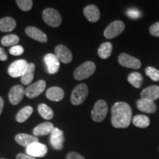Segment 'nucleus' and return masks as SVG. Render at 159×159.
Segmentation results:
<instances>
[{"mask_svg":"<svg viewBox=\"0 0 159 159\" xmlns=\"http://www.w3.org/2000/svg\"><path fill=\"white\" fill-rule=\"evenodd\" d=\"M16 27L15 19L11 17H5L0 19V31L7 33L11 32Z\"/></svg>","mask_w":159,"mask_h":159,"instance_id":"5701e85b","label":"nucleus"},{"mask_svg":"<svg viewBox=\"0 0 159 159\" xmlns=\"http://www.w3.org/2000/svg\"><path fill=\"white\" fill-rule=\"evenodd\" d=\"M66 159H85L84 157L76 152H70L67 154Z\"/></svg>","mask_w":159,"mask_h":159,"instance_id":"f704fd0d","label":"nucleus"},{"mask_svg":"<svg viewBox=\"0 0 159 159\" xmlns=\"http://www.w3.org/2000/svg\"><path fill=\"white\" fill-rule=\"evenodd\" d=\"M0 159H4V158H0Z\"/></svg>","mask_w":159,"mask_h":159,"instance_id":"58836bf2","label":"nucleus"},{"mask_svg":"<svg viewBox=\"0 0 159 159\" xmlns=\"http://www.w3.org/2000/svg\"><path fill=\"white\" fill-rule=\"evenodd\" d=\"M43 61H44L49 74L55 75L59 71L60 61L55 54H52V53L47 54L43 57Z\"/></svg>","mask_w":159,"mask_h":159,"instance_id":"f8f14e48","label":"nucleus"},{"mask_svg":"<svg viewBox=\"0 0 159 159\" xmlns=\"http://www.w3.org/2000/svg\"><path fill=\"white\" fill-rule=\"evenodd\" d=\"M25 95V89L23 85H16L9 91V101L12 105H16L22 100Z\"/></svg>","mask_w":159,"mask_h":159,"instance_id":"ddd939ff","label":"nucleus"},{"mask_svg":"<svg viewBox=\"0 0 159 159\" xmlns=\"http://www.w3.org/2000/svg\"><path fill=\"white\" fill-rule=\"evenodd\" d=\"M55 52L57 58L63 63H69L72 61V54L68 47L60 44L55 47Z\"/></svg>","mask_w":159,"mask_h":159,"instance_id":"4468645a","label":"nucleus"},{"mask_svg":"<svg viewBox=\"0 0 159 159\" xmlns=\"http://www.w3.org/2000/svg\"><path fill=\"white\" fill-rule=\"evenodd\" d=\"M27 64H28V63L25 60H17V61L11 63L8 69H7V72H8L10 76L12 77H21Z\"/></svg>","mask_w":159,"mask_h":159,"instance_id":"9d476101","label":"nucleus"},{"mask_svg":"<svg viewBox=\"0 0 159 159\" xmlns=\"http://www.w3.org/2000/svg\"><path fill=\"white\" fill-rule=\"evenodd\" d=\"M35 66L34 63H30L27 64L25 71L21 77V82L23 85H27L30 84L34 77Z\"/></svg>","mask_w":159,"mask_h":159,"instance_id":"4be33fe9","label":"nucleus"},{"mask_svg":"<svg viewBox=\"0 0 159 159\" xmlns=\"http://www.w3.org/2000/svg\"><path fill=\"white\" fill-rule=\"evenodd\" d=\"M65 139L63 136V132L59 128H55L52 132L50 134V142L51 146L55 149V150H61L63 148V143H64Z\"/></svg>","mask_w":159,"mask_h":159,"instance_id":"9b49d317","label":"nucleus"},{"mask_svg":"<svg viewBox=\"0 0 159 159\" xmlns=\"http://www.w3.org/2000/svg\"><path fill=\"white\" fill-rule=\"evenodd\" d=\"M108 114V105L105 100L99 99L94 104L91 111V118L96 122H101L104 120Z\"/></svg>","mask_w":159,"mask_h":159,"instance_id":"39448f33","label":"nucleus"},{"mask_svg":"<svg viewBox=\"0 0 159 159\" xmlns=\"http://www.w3.org/2000/svg\"><path fill=\"white\" fill-rule=\"evenodd\" d=\"M149 31L152 36L159 37V22H156L150 26Z\"/></svg>","mask_w":159,"mask_h":159,"instance_id":"72a5a7b5","label":"nucleus"},{"mask_svg":"<svg viewBox=\"0 0 159 159\" xmlns=\"http://www.w3.org/2000/svg\"><path fill=\"white\" fill-rule=\"evenodd\" d=\"M118 62L122 66L133 69H139L142 66L140 60L126 53H122L119 55Z\"/></svg>","mask_w":159,"mask_h":159,"instance_id":"6e6552de","label":"nucleus"},{"mask_svg":"<svg viewBox=\"0 0 159 159\" xmlns=\"http://www.w3.org/2000/svg\"><path fill=\"white\" fill-rule=\"evenodd\" d=\"M113 50V45L111 42H104L99 47L98 53L99 57L102 59H108L111 56Z\"/></svg>","mask_w":159,"mask_h":159,"instance_id":"393cba45","label":"nucleus"},{"mask_svg":"<svg viewBox=\"0 0 159 159\" xmlns=\"http://www.w3.org/2000/svg\"><path fill=\"white\" fill-rule=\"evenodd\" d=\"M126 14L129 18L132 19H139L142 16V13L137 8H130L126 11Z\"/></svg>","mask_w":159,"mask_h":159,"instance_id":"2f4dec72","label":"nucleus"},{"mask_svg":"<svg viewBox=\"0 0 159 159\" xmlns=\"http://www.w3.org/2000/svg\"><path fill=\"white\" fill-rule=\"evenodd\" d=\"M15 140L17 142V144L22 147H25L26 148L33 143L39 142V139L38 137L26 134H17L15 137Z\"/></svg>","mask_w":159,"mask_h":159,"instance_id":"aec40b11","label":"nucleus"},{"mask_svg":"<svg viewBox=\"0 0 159 159\" xmlns=\"http://www.w3.org/2000/svg\"><path fill=\"white\" fill-rule=\"evenodd\" d=\"M46 89V82L43 80H40L36 83L30 85L25 89V95L28 98H35L42 94Z\"/></svg>","mask_w":159,"mask_h":159,"instance_id":"1a4fd4ad","label":"nucleus"},{"mask_svg":"<svg viewBox=\"0 0 159 159\" xmlns=\"http://www.w3.org/2000/svg\"><path fill=\"white\" fill-rule=\"evenodd\" d=\"M136 106L139 111L142 112L148 113V114H152L157 110V106L153 101L150 99L141 98L136 102Z\"/></svg>","mask_w":159,"mask_h":159,"instance_id":"dca6fc26","label":"nucleus"},{"mask_svg":"<svg viewBox=\"0 0 159 159\" xmlns=\"http://www.w3.org/2000/svg\"><path fill=\"white\" fill-rule=\"evenodd\" d=\"M18 7L23 11H29L33 7V1L32 0H17L16 2Z\"/></svg>","mask_w":159,"mask_h":159,"instance_id":"7c9ffc66","label":"nucleus"},{"mask_svg":"<svg viewBox=\"0 0 159 159\" xmlns=\"http://www.w3.org/2000/svg\"><path fill=\"white\" fill-rule=\"evenodd\" d=\"M24 48L20 45H15L13 47H11V49H9L10 54L14 56H19L24 53Z\"/></svg>","mask_w":159,"mask_h":159,"instance_id":"473e14b6","label":"nucleus"},{"mask_svg":"<svg viewBox=\"0 0 159 159\" xmlns=\"http://www.w3.org/2000/svg\"><path fill=\"white\" fill-rule=\"evenodd\" d=\"M125 27V24L122 21L116 20L113 21L105 30L104 36L108 39H114L124 31Z\"/></svg>","mask_w":159,"mask_h":159,"instance_id":"423d86ee","label":"nucleus"},{"mask_svg":"<svg viewBox=\"0 0 159 159\" xmlns=\"http://www.w3.org/2000/svg\"><path fill=\"white\" fill-rule=\"evenodd\" d=\"M145 73L153 81H159V70L154 67L148 66L145 69Z\"/></svg>","mask_w":159,"mask_h":159,"instance_id":"c756f323","label":"nucleus"},{"mask_svg":"<svg viewBox=\"0 0 159 159\" xmlns=\"http://www.w3.org/2000/svg\"><path fill=\"white\" fill-rule=\"evenodd\" d=\"M89 94L88 86L85 83L78 84L73 89L71 94V102L74 105H80L84 102Z\"/></svg>","mask_w":159,"mask_h":159,"instance_id":"20e7f679","label":"nucleus"},{"mask_svg":"<svg viewBox=\"0 0 159 159\" xmlns=\"http://www.w3.org/2000/svg\"><path fill=\"white\" fill-rule=\"evenodd\" d=\"M7 59V55L6 54L5 49L2 47H0V61H5Z\"/></svg>","mask_w":159,"mask_h":159,"instance_id":"c9c22d12","label":"nucleus"},{"mask_svg":"<svg viewBox=\"0 0 159 159\" xmlns=\"http://www.w3.org/2000/svg\"><path fill=\"white\" fill-rule=\"evenodd\" d=\"M133 124L140 128H148L150 125V119L144 115H136L132 119Z\"/></svg>","mask_w":159,"mask_h":159,"instance_id":"bb28decb","label":"nucleus"},{"mask_svg":"<svg viewBox=\"0 0 159 159\" xmlns=\"http://www.w3.org/2000/svg\"><path fill=\"white\" fill-rule=\"evenodd\" d=\"M26 152L33 158H43L48 152V148L42 143L34 142L26 148Z\"/></svg>","mask_w":159,"mask_h":159,"instance_id":"0eeeda50","label":"nucleus"},{"mask_svg":"<svg viewBox=\"0 0 159 159\" xmlns=\"http://www.w3.org/2000/svg\"><path fill=\"white\" fill-rule=\"evenodd\" d=\"M33 112V108H32L30 105L24 107L23 108H21L19 112L17 113L16 116V119L18 122L19 123H23L26 122L30 118V116H31V114Z\"/></svg>","mask_w":159,"mask_h":159,"instance_id":"b1692460","label":"nucleus"},{"mask_svg":"<svg viewBox=\"0 0 159 159\" xmlns=\"http://www.w3.org/2000/svg\"><path fill=\"white\" fill-rule=\"evenodd\" d=\"M42 18L44 22L52 27H57L62 23V17L58 11L53 8H46L42 13Z\"/></svg>","mask_w":159,"mask_h":159,"instance_id":"7ed1b4c3","label":"nucleus"},{"mask_svg":"<svg viewBox=\"0 0 159 159\" xmlns=\"http://www.w3.org/2000/svg\"><path fill=\"white\" fill-rule=\"evenodd\" d=\"M25 33L27 36L31 38L32 39L35 40L41 43H47L48 41L47 35L41 30L35 27H27L25 29Z\"/></svg>","mask_w":159,"mask_h":159,"instance_id":"2eb2a0df","label":"nucleus"},{"mask_svg":"<svg viewBox=\"0 0 159 159\" xmlns=\"http://www.w3.org/2000/svg\"><path fill=\"white\" fill-rule=\"evenodd\" d=\"M128 81L136 89H139L142 86L143 77L142 75L139 72H132L128 75Z\"/></svg>","mask_w":159,"mask_h":159,"instance_id":"cd10ccee","label":"nucleus"},{"mask_svg":"<svg viewBox=\"0 0 159 159\" xmlns=\"http://www.w3.org/2000/svg\"><path fill=\"white\" fill-rule=\"evenodd\" d=\"M4 108V99L2 97H0V115L2 114Z\"/></svg>","mask_w":159,"mask_h":159,"instance_id":"4c0bfd02","label":"nucleus"},{"mask_svg":"<svg viewBox=\"0 0 159 159\" xmlns=\"http://www.w3.org/2000/svg\"><path fill=\"white\" fill-rule=\"evenodd\" d=\"M83 14L90 22H97L100 18V13L98 7L94 5H89L83 10Z\"/></svg>","mask_w":159,"mask_h":159,"instance_id":"a211bd4d","label":"nucleus"},{"mask_svg":"<svg viewBox=\"0 0 159 159\" xmlns=\"http://www.w3.org/2000/svg\"><path fill=\"white\" fill-rule=\"evenodd\" d=\"M54 129L55 127L52 123L49 122H45L35 127V128L33 130V136L36 137L43 136L51 134Z\"/></svg>","mask_w":159,"mask_h":159,"instance_id":"f3484780","label":"nucleus"},{"mask_svg":"<svg viewBox=\"0 0 159 159\" xmlns=\"http://www.w3.org/2000/svg\"><path fill=\"white\" fill-rule=\"evenodd\" d=\"M96 70V65L92 61H86L79 66L74 71V77L77 80L89 78L94 73Z\"/></svg>","mask_w":159,"mask_h":159,"instance_id":"f03ea898","label":"nucleus"},{"mask_svg":"<svg viewBox=\"0 0 159 159\" xmlns=\"http://www.w3.org/2000/svg\"><path fill=\"white\" fill-rule=\"evenodd\" d=\"M141 97L143 99H150L154 102L155 100L159 98V86L158 85H151L143 89L141 92Z\"/></svg>","mask_w":159,"mask_h":159,"instance_id":"412c9836","label":"nucleus"},{"mask_svg":"<svg viewBox=\"0 0 159 159\" xmlns=\"http://www.w3.org/2000/svg\"><path fill=\"white\" fill-rule=\"evenodd\" d=\"M38 111L41 116L46 120H50L54 116V112L47 105L41 103L38 106Z\"/></svg>","mask_w":159,"mask_h":159,"instance_id":"a878e982","label":"nucleus"},{"mask_svg":"<svg viewBox=\"0 0 159 159\" xmlns=\"http://www.w3.org/2000/svg\"><path fill=\"white\" fill-rule=\"evenodd\" d=\"M16 159H36L35 158H33L27 154L25 153H19L16 156Z\"/></svg>","mask_w":159,"mask_h":159,"instance_id":"e433bc0d","label":"nucleus"},{"mask_svg":"<svg viewBox=\"0 0 159 159\" xmlns=\"http://www.w3.org/2000/svg\"><path fill=\"white\" fill-rule=\"evenodd\" d=\"M132 121V110L127 102H117L111 108V124L115 128H126Z\"/></svg>","mask_w":159,"mask_h":159,"instance_id":"f257e3e1","label":"nucleus"},{"mask_svg":"<svg viewBox=\"0 0 159 159\" xmlns=\"http://www.w3.org/2000/svg\"><path fill=\"white\" fill-rule=\"evenodd\" d=\"M64 91L62 89L57 86H53L47 89L46 92L47 98L54 102H59L62 100L64 97Z\"/></svg>","mask_w":159,"mask_h":159,"instance_id":"6ab92c4d","label":"nucleus"},{"mask_svg":"<svg viewBox=\"0 0 159 159\" xmlns=\"http://www.w3.org/2000/svg\"><path fill=\"white\" fill-rule=\"evenodd\" d=\"M19 42V38L15 34L7 35L1 39V43L4 47H13Z\"/></svg>","mask_w":159,"mask_h":159,"instance_id":"c85d7f7f","label":"nucleus"}]
</instances>
